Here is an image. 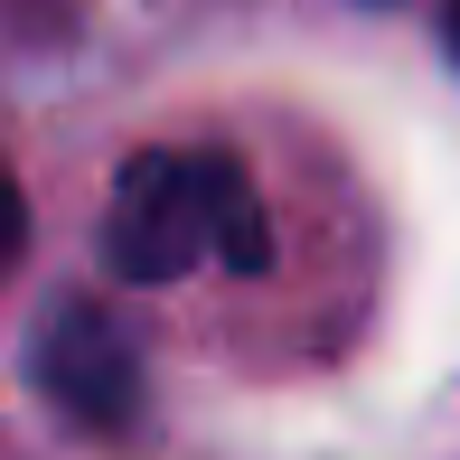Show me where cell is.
Instances as JSON below:
<instances>
[{
    "mask_svg": "<svg viewBox=\"0 0 460 460\" xmlns=\"http://www.w3.org/2000/svg\"><path fill=\"white\" fill-rule=\"evenodd\" d=\"M103 254L122 282H179L198 263L263 273V207L226 151H141L113 188Z\"/></svg>",
    "mask_w": 460,
    "mask_h": 460,
    "instance_id": "1",
    "label": "cell"
},
{
    "mask_svg": "<svg viewBox=\"0 0 460 460\" xmlns=\"http://www.w3.org/2000/svg\"><path fill=\"white\" fill-rule=\"evenodd\" d=\"M38 376H48V394L75 413V423H94V432H122L132 404H141V358H132V339H122L94 301L48 310V329H38Z\"/></svg>",
    "mask_w": 460,
    "mask_h": 460,
    "instance_id": "2",
    "label": "cell"
},
{
    "mask_svg": "<svg viewBox=\"0 0 460 460\" xmlns=\"http://www.w3.org/2000/svg\"><path fill=\"white\" fill-rule=\"evenodd\" d=\"M19 235H29V217H19V188L0 179V273L19 263Z\"/></svg>",
    "mask_w": 460,
    "mask_h": 460,
    "instance_id": "3",
    "label": "cell"
},
{
    "mask_svg": "<svg viewBox=\"0 0 460 460\" xmlns=\"http://www.w3.org/2000/svg\"><path fill=\"white\" fill-rule=\"evenodd\" d=\"M442 29H451V57H460V0H451V19H442Z\"/></svg>",
    "mask_w": 460,
    "mask_h": 460,
    "instance_id": "4",
    "label": "cell"
}]
</instances>
